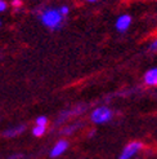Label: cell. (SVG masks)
Here are the masks:
<instances>
[{
    "label": "cell",
    "instance_id": "6da1fadb",
    "mask_svg": "<svg viewBox=\"0 0 157 159\" xmlns=\"http://www.w3.org/2000/svg\"><path fill=\"white\" fill-rule=\"evenodd\" d=\"M40 21L41 23L50 30H58L63 22V16L59 13L58 8H46L40 13Z\"/></svg>",
    "mask_w": 157,
    "mask_h": 159
},
{
    "label": "cell",
    "instance_id": "7a4b0ae2",
    "mask_svg": "<svg viewBox=\"0 0 157 159\" xmlns=\"http://www.w3.org/2000/svg\"><path fill=\"white\" fill-rule=\"evenodd\" d=\"M112 115L113 114L111 109H108L107 106H99L93 110V113L90 114V119L94 124H104L111 120Z\"/></svg>",
    "mask_w": 157,
    "mask_h": 159
},
{
    "label": "cell",
    "instance_id": "3957f363",
    "mask_svg": "<svg viewBox=\"0 0 157 159\" xmlns=\"http://www.w3.org/2000/svg\"><path fill=\"white\" fill-rule=\"evenodd\" d=\"M143 148V144L139 141H133V142H129V144L122 149V152L119 157V159H131L133 157H135L140 149Z\"/></svg>",
    "mask_w": 157,
    "mask_h": 159
},
{
    "label": "cell",
    "instance_id": "277c9868",
    "mask_svg": "<svg viewBox=\"0 0 157 159\" xmlns=\"http://www.w3.org/2000/svg\"><path fill=\"white\" fill-rule=\"evenodd\" d=\"M85 111V106L84 105H80V106H76L71 110H65V111H62V113L59 114L58 119H57V124H62L63 122H66L67 119H70L71 116L74 115H78V114H81Z\"/></svg>",
    "mask_w": 157,
    "mask_h": 159
},
{
    "label": "cell",
    "instance_id": "5b68a950",
    "mask_svg": "<svg viewBox=\"0 0 157 159\" xmlns=\"http://www.w3.org/2000/svg\"><path fill=\"white\" fill-rule=\"evenodd\" d=\"M68 149V141L67 140H59L56 142V145H54L50 150V158H58L61 157L62 154H65L66 153V150Z\"/></svg>",
    "mask_w": 157,
    "mask_h": 159
},
{
    "label": "cell",
    "instance_id": "8992f818",
    "mask_svg": "<svg viewBox=\"0 0 157 159\" xmlns=\"http://www.w3.org/2000/svg\"><path fill=\"white\" fill-rule=\"evenodd\" d=\"M131 25V17L129 14H121L119 18L116 20V23H115V27L117 29V31L120 33H125Z\"/></svg>",
    "mask_w": 157,
    "mask_h": 159
},
{
    "label": "cell",
    "instance_id": "52a82bcc",
    "mask_svg": "<svg viewBox=\"0 0 157 159\" xmlns=\"http://www.w3.org/2000/svg\"><path fill=\"white\" fill-rule=\"evenodd\" d=\"M26 129V125L25 124H19V125H15V127H11V128H8L3 132V137L5 139H14L22 134Z\"/></svg>",
    "mask_w": 157,
    "mask_h": 159
},
{
    "label": "cell",
    "instance_id": "ba28073f",
    "mask_svg": "<svg viewBox=\"0 0 157 159\" xmlns=\"http://www.w3.org/2000/svg\"><path fill=\"white\" fill-rule=\"evenodd\" d=\"M144 83L150 87H156L157 85V67L150 69L144 74Z\"/></svg>",
    "mask_w": 157,
    "mask_h": 159
},
{
    "label": "cell",
    "instance_id": "9c48e42d",
    "mask_svg": "<svg viewBox=\"0 0 157 159\" xmlns=\"http://www.w3.org/2000/svg\"><path fill=\"white\" fill-rule=\"evenodd\" d=\"M78 127H80V123H77V124H71V125H67V127H65L61 131V133L62 134H72Z\"/></svg>",
    "mask_w": 157,
    "mask_h": 159
},
{
    "label": "cell",
    "instance_id": "30bf717a",
    "mask_svg": "<svg viewBox=\"0 0 157 159\" xmlns=\"http://www.w3.org/2000/svg\"><path fill=\"white\" fill-rule=\"evenodd\" d=\"M46 131V127H41V125H35L32 128V134L35 137H41Z\"/></svg>",
    "mask_w": 157,
    "mask_h": 159
},
{
    "label": "cell",
    "instance_id": "8fae6325",
    "mask_svg": "<svg viewBox=\"0 0 157 159\" xmlns=\"http://www.w3.org/2000/svg\"><path fill=\"white\" fill-rule=\"evenodd\" d=\"M48 124V118L44 116V115H40L36 118V125H41V127H46Z\"/></svg>",
    "mask_w": 157,
    "mask_h": 159
},
{
    "label": "cell",
    "instance_id": "7c38bea8",
    "mask_svg": "<svg viewBox=\"0 0 157 159\" xmlns=\"http://www.w3.org/2000/svg\"><path fill=\"white\" fill-rule=\"evenodd\" d=\"M58 9H59V13H61L62 16H63V17L70 13V8H68L67 5H62L61 8H58Z\"/></svg>",
    "mask_w": 157,
    "mask_h": 159
},
{
    "label": "cell",
    "instance_id": "4fadbf2b",
    "mask_svg": "<svg viewBox=\"0 0 157 159\" xmlns=\"http://www.w3.org/2000/svg\"><path fill=\"white\" fill-rule=\"evenodd\" d=\"M22 158H25V155L19 154V153H15V154H12L11 157H8L6 159H22Z\"/></svg>",
    "mask_w": 157,
    "mask_h": 159
},
{
    "label": "cell",
    "instance_id": "5bb4252c",
    "mask_svg": "<svg viewBox=\"0 0 157 159\" xmlns=\"http://www.w3.org/2000/svg\"><path fill=\"white\" fill-rule=\"evenodd\" d=\"M6 8H8V4H6L5 0H0V13L4 12Z\"/></svg>",
    "mask_w": 157,
    "mask_h": 159
},
{
    "label": "cell",
    "instance_id": "9a60e30c",
    "mask_svg": "<svg viewBox=\"0 0 157 159\" xmlns=\"http://www.w3.org/2000/svg\"><path fill=\"white\" fill-rule=\"evenodd\" d=\"M150 49H151V51H157V39H156L155 42H152V43H151Z\"/></svg>",
    "mask_w": 157,
    "mask_h": 159
},
{
    "label": "cell",
    "instance_id": "2e32d148",
    "mask_svg": "<svg viewBox=\"0 0 157 159\" xmlns=\"http://www.w3.org/2000/svg\"><path fill=\"white\" fill-rule=\"evenodd\" d=\"M13 7H21V2L19 0H13Z\"/></svg>",
    "mask_w": 157,
    "mask_h": 159
},
{
    "label": "cell",
    "instance_id": "e0dca14e",
    "mask_svg": "<svg viewBox=\"0 0 157 159\" xmlns=\"http://www.w3.org/2000/svg\"><path fill=\"white\" fill-rule=\"evenodd\" d=\"M86 2H89V3H94V2H97V0H86Z\"/></svg>",
    "mask_w": 157,
    "mask_h": 159
},
{
    "label": "cell",
    "instance_id": "ac0fdd59",
    "mask_svg": "<svg viewBox=\"0 0 157 159\" xmlns=\"http://www.w3.org/2000/svg\"><path fill=\"white\" fill-rule=\"evenodd\" d=\"M0 25H2V21H0Z\"/></svg>",
    "mask_w": 157,
    "mask_h": 159
}]
</instances>
